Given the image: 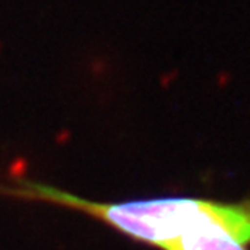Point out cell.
<instances>
[{"mask_svg": "<svg viewBox=\"0 0 250 250\" xmlns=\"http://www.w3.org/2000/svg\"><path fill=\"white\" fill-rule=\"evenodd\" d=\"M0 191L82 211L162 250H250V201L163 198L103 204L27 180L19 187L0 186Z\"/></svg>", "mask_w": 250, "mask_h": 250, "instance_id": "1", "label": "cell"}]
</instances>
